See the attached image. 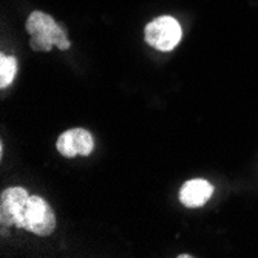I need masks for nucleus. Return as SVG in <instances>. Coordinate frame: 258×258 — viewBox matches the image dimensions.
<instances>
[{
	"mask_svg": "<svg viewBox=\"0 0 258 258\" xmlns=\"http://www.w3.org/2000/svg\"><path fill=\"white\" fill-rule=\"evenodd\" d=\"M214 195V185L206 179L194 178L185 181L179 189V203L189 209L203 207Z\"/></svg>",
	"mask_w": 258,
	"mask_h": 258,
	"instance_id": "6",
	"label": "nucleus"
},
{
	"mask_svg": "<svg viewBox=\"0 0 258 258\" xmlns=\"http://www.w3.org/2000/svg\"><path fill=\"white\" fill-rule=\"evenodd\" d=\"M25 28L30 34V46L33 51L48 53L53 46H57L60 51H67L72 46L65 28L43 11H33L28 16Z\"/></svg>",
	"mask_w": 258,
	"mask_h": 258,
	"instance_id": "1",
	"label": "nucleus"
},
{
	"mask_svg": "<svg viewBox=\"0 0 258 258\" xmlns=\"http://www.w3.org/2000/svg\"><path fill=\"white\" fill-rule=\"evenodd\" d=\"M28 192L23 187H8L0 197V223L4 227H14L23 204L28 200Z\"/></svg>",
	"mask_w": 258,
	"mask_h": 258,
	"instance_id": "5",
	"label": "nucleus"
},
{
	"mask_svg": "<svg viewBox=\"0 0 258 258\" xmlns=\"http://www.w3.org/2000/svg\"><path fill=\"white\" fill-rule=\"evenodd\" d=\"M17 73V60L13 56H0V88H7L14 81Z\"/></svg>",
	"mask_w": 258,
	"mask_h": 258,
	"instance_id": "7",
	"label": "nucleus"
},
{
	"mask_svg": "<svg viewBox=\"0 0 258 258\" xmlns=\"http://www.w3.org/2000/svg\"><path fill=\"white\" fill-rule=\"evenodd\" d=\"M14 227L31 232L37 237H50L56 229L54 210L42 197L30 195L20 210Z\"/></svg>",
	"mask_w": 258,
	"mask_h": 258,
	"instance_id": "2",
	"label": "nucleus"
},
{
	"mask_svg": "<svg viewBox=\"0 0 258 258\" xmlns=\"http://www.w3.org/2000/svg\"><path fill=\"white\" fill-rule=\"evenodd\" d=\"M179 258H189V256H194V255H187V253H182V255H178Z\"/></svg>",
	"mask_w": 258,
	"mask_h": 258,
	"instance_id": "8",
	"label": "nucleus"
},
{
	"mask_svg": "<svg viewBox=\"0 0 258 258\" xmlns=\"http://www.w3.org/2000/svg\"><path fill=\"white\" fill-rule=\"evenodd\" d=\"M144 39L147 45L158 51H172L182 39L179 22L172 16H161L149 22L144 28Z\"/></svg>",
	"mask_w": 258,
	"mask_h": 258,
	"instance_id": "3",
	"label": "nucleus"
},
{
	"mask_svg": "<svg viewBox=\"0 0 258 258\" xmlns=\"http://www.w3.org/2000/svg\"><path fill=\"white\" fill-rule=\"evenodd\" d=\"M56 149L65 158L88 156L95 149V139L85 128H70L57 138Z\"/></svg>",
	"mask_w": 258,
	"mask_h": 258,
	"instance_id": "4",
	"label": "nucleus"
}]
</instances>
